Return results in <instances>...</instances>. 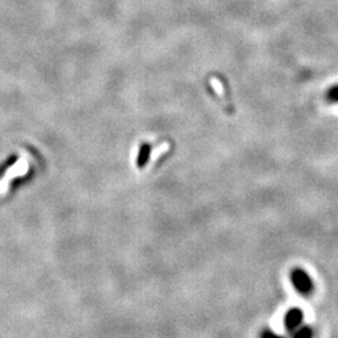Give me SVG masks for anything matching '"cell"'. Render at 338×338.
Masks as SVG:
<instances>
[{"label":"cell","mask_w":338,"mask_h":338,"mask_svg":"<svg viewBox=\"0 0 338 338\" xmlns=\"http://www.w3.org/2000/svg\"><path fill=\"white\" fill-rule=\"evenodd\" d=\"M292 282H293L297 291H299L301 293H308L312 289V281H311L310 276L301 269H297L292 273Z\"/></svg>","instance_id":"obj_1"},{"label":"cell","mask_w":338,"mask_h":338,"mask_svg":"<svg viewBox=\"0 0 338 338\" xmlns=\"http://www.w3.org/2000/svg\"><path fill=\"white\" fill-rule=\"evenodd\" d=\"M302 318H303V316H302L301 311H298V310L289 311V312L287 313V316H286V319H285V323H286L287 330L296 331L297 328L301 326Z\"/></svg>","instance_id":"obj_2"},{"label":"cell","mask_w":338,"mask_h":338,"mask_svg":"<svg viewBox=\"0 0 338 338\" xmlns=\"http://www.w3.org/2000/svg\"><path fill=\"white\" fill-rule=\"evenodd\" d=\"M263 338H283V337L282 336L276 335V333H273V332H265L264 335H263Z\"/></svg>","instance_id":"obj_4"},{"label":"cell","mask_w":338,"mask_h":338,"mask_svg":"<svg viewBox=\"0 0 338 338\" xmlns=\"http://www.w3.org/2000/svg\"><path fill=\"white\" fill-rule=\"evenodd\" d=\"M293 332V338H312V331L308 327H298Z\"/></svg>","instance_id":"obj_3"}]
</instances>
